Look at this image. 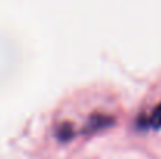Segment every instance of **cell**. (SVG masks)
<instances>
[{"mask_svg":"<svg viewBox=\"0 0 161 159\" xmlns=\"http://www.w3.org/2000/svg\"><path fill=\"white\" fill-rule=\"evenodd\" d=\"M149 125H152V126H155V128H158L161 125V105L155 108V111H153V114H152V117H150Z\"/></svg>","mask_w":161,"mask_h":159,"instance_id":"1","label":"cell"}]
</instances>
